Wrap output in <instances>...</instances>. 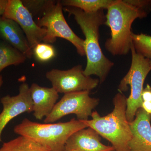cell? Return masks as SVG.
Wrapping results in <instances>:
<instances>
[{
  "mask_svg": "<svg viewBox=\"0 0 151 151\" xmlns=\"http://www.w3.org/2000/svg\"><path fill=\"white\" fill-rule=\"evenodd\" d=\"M0 40L32 58V49L30 46L24 32L19 24L11 19L0 17Z\"/></svg>",
  "mask_w": 151,
  "mask_h": 151,
  "instance_id": "cell-14",
  "label": "cell"
},
{
  "mask_svg": "<svg viewBox=\"0 0 151 151\" xmlns=\"http://www.w3.org/2000/svg\"><path fill=\"white\" fill-rule=\"evenodd\" d=\"M132 60L129 70L122 78L119 86V92L127 91L128 85L131 87V93L127 98L126 115L129 123L134 119L136 113L142 108L143 102L142 93L144 82L151 70L150 59L139 54L135 50L133 44L131 46Z\"/></svg>",
  "mask_w": 151,
  "mask_h": 151,
  "instance_id": "cell-6",
  "label": "cell"
},
{
  "mask_svg": "<svg viewBox=\"0 0 151 151\" xmlns=\"http://www.w3.org/2000/svg\"><path fill=\"white\" fill-rule=\"evenodd\" d=\"M132 44L135 50L146 58L151 59V36L132 32Z\"/></svg>",
  "mask_w": 151,
  "mask_h": 151,
  "instance_id": "cell-18",
  "label": "cell"
},
{
  "mask_svg": "<svg viewBox=\"0 0 151 151\" xmlns=\"http://www.w3.org/2000/svg\"><path fill=\"white\" fill-rule=\"evenodd\" d=\"M3 82H4V81H3L2 76L0 75V89L2 86Z\"/></svg>",
  "mask_w": 151,
  "mask_h": 151,
  "instance_id": "cell-24",
  "label": "cell"
},
{
  "mask_svg": "<svg viewBox=\"0 0 151 151\" xmlns=\"http://www.w3.org/2000/svg\"><path fill=\"white\" fill-rule=\"evenodd\" d=\"M147 14L129 0H116L107 9L106 15L105 24L111 30V37L105 44L106 50L114 56L128 54L132 43V24L136 19H142Z\"/></svg>",
  "mask_w": 151,
  "mask_h": 151,
  "instance_id": "cell-2",
  "label": "cell"
},
{
  "mask_svg": "<svg viewBox=\"0 0 151 151\" xmlns=\"http://www.w3.org/2000/svg\"><path fill=\"white\" fill-rule=\"evenodd\" d=\"M150 63L151 66V59H150Z\"/></svg>",
  "mask_w": 151,
  "mask_h": 151,
  "instance_id": "cell-25",
  "label": "cell"
},
{
  "mask_svg": "<svg viewBox=\"0 0 151 151\" xmlns=\"http://www.w3.org/2000/svg\"><path fill=\"white\" fill-rule=\"evenodd\" d=\"M46 77L52 88L58 93L88 91L96 88L100 81L84 74L82 65H76L67 70L52 69L46 73Z\"/></svg>",
  "mask_w": 151,
  "mask_h": 151,
  "instance_id": "cell-8",
  "label": "cell"
},
{
  "mask_svg": "<svg viewBox=\"0 0 151 151\" xmlns=\"http://www.w3.org/2000/svg\"><path fill=\"white\" fill-rule=\"evenodd\" d=\"M8 2V0H0V17L4 15Z\"/></svg>",
  "mask_w": 151,
  "mask_h": 151,
  "instance_id": "cell-23",
  "label": "cell"
},
{
  "mask_svg": "<svg viewBox=\"0 0 151 151\" xmlns=\"http://www.w3.org/2000/svg\"><path fill=\"white\" fill-rule=\"evenodd\" d=\"M27 57L9 44L0 40V73L10 65L24 63Z\"/></svg>",
  "mask_w": 151,
  "mask_h": 151,
  "instance_id": "cell-15",
  "label": "cell"
},
{
  "mask_svg": "<svg viewBox=\"0 0 151 151\" xmlns=\"http://www.w3.org/2000/svg\"><path fill=\"white\" fill-rule=\"evenodd\" d=\"M142 97L143 101H151V87L150 84H147L145 88L143 89Z\"/></svg>",
  "mask_w": 151,
  "mask_h": 151,
  "instance_id": "cell-21",
  "label": "cell"
},
{
  "mask_svg": "<svg viewBox=\"0 0 151 151\" xmlns=\"http://www.w3.org/2000/svg\"><path fill=\"white\" fill-rule=\"evenodd\" d=\"M146 113L151 116V101H143L142 108Z\"/></svg>",
  "mask_w": 151,
  "mask_h": 151,
  "instance_id": "cell-22",
  "label": "cell"
},
{
  "mask_svg": "<svg viewBox=\"0 0 151 151\" xmlns=\"http://www.w3.org/2000/svg\"><path fill=\"white\" fill-rule=\"evenodd\" d=\"M129 2L148 14L151 12V0H129Z\"/></svg>",
  "mask_w": 151,
  "mask_h": 151,
  "instance_id": "cell-20",
  "label": "cell"
},
{
  "mask_svg": "<svg viewBox=\"0 0 151 151\" xmlns=\"http://www.w3.org/2000/svg\"><path fill=\"white\" fill-rule=\"evenodd\" d=\"M33 55L40 62H46L54 58L55 55L54 47L50 44L40 42L32 49Z\"/></svg>",
  "mask_w": 151,
  "mask_h": 151,
  "instance_id": "cell-19",
  "label": "cell"
},
{
  "mask_svg": "<svg viewBox=\"0 0 151 151\" xmlns=\"http://www.w3.org/2000/svg\"><path fill=\"white\" fill-rule=\"evenodd\" d=\"M0 151H50L29 138L19 136L4 142Z\"/></svg>",
  "mask_w": 151,
  "mask_h": 151,
  "instance_id": "cell-17",
  "label": "cell"
},
{
  "mask_svg": "<svg viewBox=\"0 0 151 151\" xmlns=\"http://www.w3.org/2000/svg\"><path fill=\"white\" fill-rule=\"evenodd\" d=\"M3 17L17 22L21 28L32 49L43 42L46 29L40 27L35 21L32 14L21 0H8Z\"/></svg>",
  "mask_w": 151,
  "mask_h": 151,
  "instance_id": "cell-9",
  "label": "cell"
},
{
  "mask_svg": "<svg viewBox=\"0 0 151 151\" xmlns=\"http://www.w3.org/2000/svg\"><path fill=\"white\" fill-rule=\"evenodd\" d=\"M129 123L132 137L129 143L130 151H151V116L139 108Z\"/></svg>",
  "mask_w": 151,
  "mask_h": 151,
  "instance_id": "cell-11",
  "label": "cell"
},
{
  "mask_svg": "<svg viewBox=\"0 0 151 151\" xmlns=\"http://www.w3.org/2000/svg\"><path fill=\"white\" fill-rule=\"evenodd\" d=\"M100 135L91 128L82 129L71 135L65 145L66 151H114L112 146L101 142Z\"/></svg>",
  "mask_w": 151,
  "mask_h": 151,
  "instance_id": "cell-12",
  "label": "cell"
},
{
  "mask_svg": "<svg viewBox=\"0 0 151 151\" xmlns=\"http://www.w3.org/2000/svg\"><path fill=\"white\" fill-rule=\"evenodd\" d=\"M30 93L32 101V110L35 119L42 120L51 113L59 94L52 88L42 87L34 83L29 86Z\"/></svg>",
  "mask_w": 151,
  "mask_h": 151,
  "instance_id": "cell-13",
  "label": "cell"
},
{
  "mask_svg": "<svg viewBox=\"0 0 151 151\" xmlns=\"http://www.w3.org/2000/svg\"><path fill=\"white\" fill-rule=\"evenodd\" d=\"M88 128L75 118L66 122L40 124L23 119L14 127L17 134L32 140L50 151H64L68 139L75 132Z\"/></svg>",
  "mask_w": 151,
  "mask_h": 151,
  "instance_id": "cell-5",
  "label": "cell"
},
{
  "mask_svg": "<svg viewBox=\"0 0 151 151\" xmlns=\"http://www.w3.org/2000/svg\"><path fill=\"white\" fill-rule=\"evenodd\" d=\"M116 0H64L60 1L62 6L80 9L87 13H92L108 9Z\"/></svg>",
  "mask_w": 151,
  "mask_h": 151,
  "instance_id": "cell-16",
  "label": "cell"
},
{
  "mask_svg": "<svg viewBox=\"0 0 151 151\" xmlns=\"http://www.w3.org/2000/svg\"><path fill=\"white\" fill-rule=\"evenodd\" d=\"M89 91L64 94L56 103L51 113L45 119V123H54L69 114H75L79 121L88 120L92 110L98 105L99 99L89 96Z\"/></svg>",
  "mask_w": 151,
  "mask_h": 151,
  "instance_id": "cell-7",
  "label": "cell"
},
{
  "mask_svg": "<svg viewBox=\"0 0 151 151\" xmlns=\"http://www.w3.org/2000/svg\"><path fill=\"white\" fill-rule=\"evenodd\" d=\"M64 151H65V150H64Z\"/></svg>",
  "mask_w": 151,
  "mask_h": 151,
  "instance_id": "cell-26",
  "label": "cell"
},
{
  "mask_svg": "<svg viewBox=\"0 0 151 151\" xmlns=\"http://www.w3.org/2000/svg\"><path fill=\"white\" fill-rule=\"evenodd\" d=\"M63 9L74 17L85 36L84 49L87 62L84 74L97 76L100 83H103L114 65L103 54L99 44V28L106 21L103 10L87 13L72 7H65Z\"/></svg>",
  "mask_w": 151,
  "mask_h": 151,
  "instance_id": "cell-1",
  "label": "cell"
},
{
  "mask_svg": "<svg viewBox=\"0 0 151 151\" xmlns=\"http://www.w3.org/2000/svg\"><path fill=\"white\" fill-rule=\"evenodd\" d=\"M1 102L3 110L0 113V142L3 130L12 119L22 113L33 112L29 86L26 82H23L20 85L17 95H6L1 99Z\"/></svg>",
  "mask_w": 151,
  "mask_h": 151,
  "instance_id": "cell-10",
  "label": "cell"
},
{
  "mask_svg": "<svg viewBox=\"0 0 151 151\" xmlns=\"http://www.w3.org/2000/svg\"></svg>",
  "mask_w": 151,
  "mask_h": 151,
  "instance_id": "cell-27",
  "label": "cell"
},
{
  "mask_svg": "<svg viewBox=\"0 0 151 151\" xmlns=\"http://www.w3.org/2000/svg\"><path fill=\"white\" fill-rule=\"evenodd\" d=\"M113 111L107 116H101L94 111L91 120L80 121L111 142L115 151H130L129 143L132 133L126 115L127 98L119 92L113 98Z\"/></svg>",
  "mask_w": 151,
  "mask_h": 151,
  "instance_id": "cell-4",
  "label": "cell"
},
{
  "mask_svg": "<svg viewBox=\"0 0 151 151\" xmlns=\"http://www.w3.org/2000/svg\"><path fill=\"white\" fill-rule=\"evenodd\" d=\"M24 5L32 14L37 15V24L46 29L45 43H53L57 38L66 40L75 47L81 56L85 55L84 40L73 32L65 20L60 1H22Z\"/></svg>",
  "mask_w": 151,
  "mask_h": 151,
  "instance_id": "cell-3",
  "label": "cell"
}]
</instances>
